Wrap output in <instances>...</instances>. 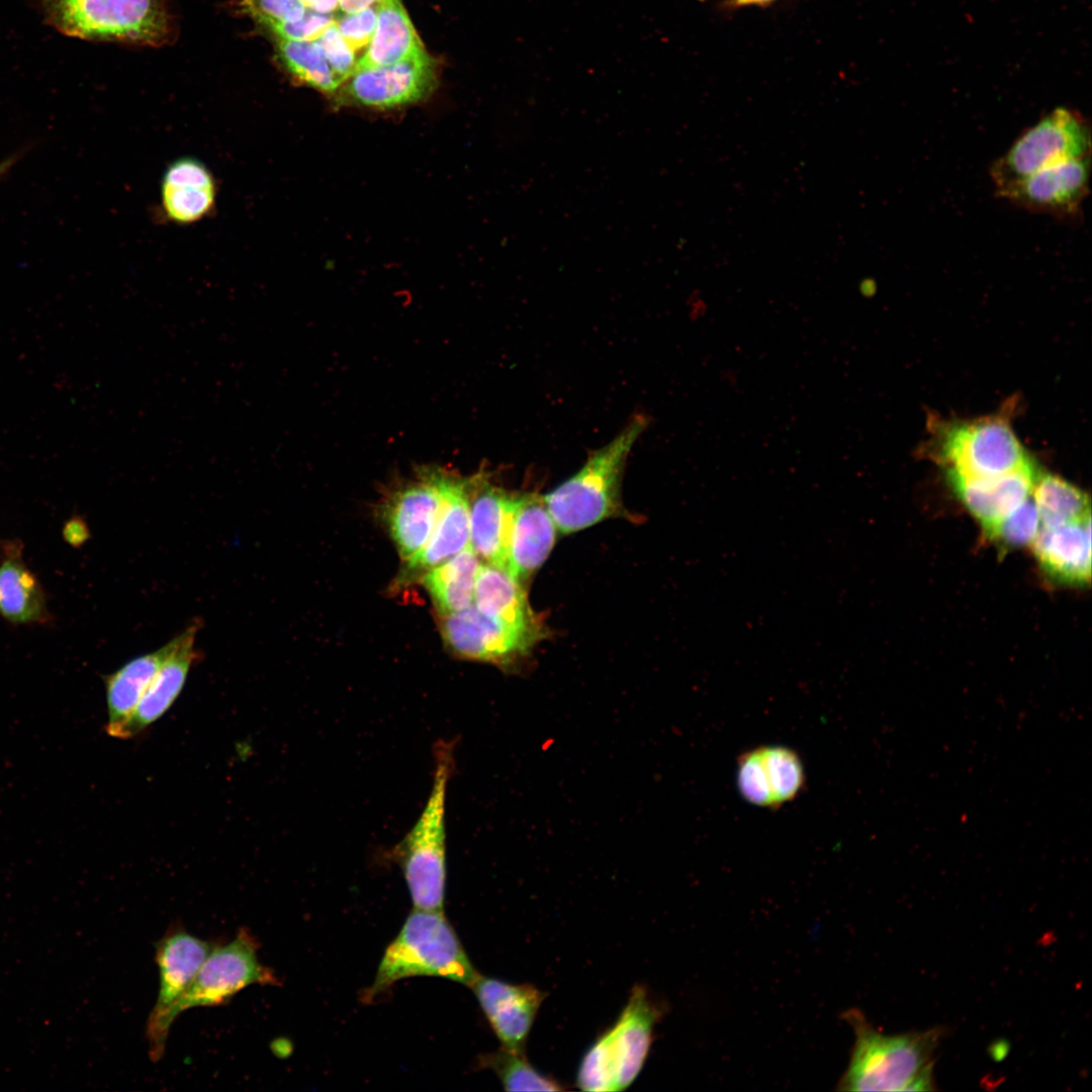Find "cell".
<instances>
[{"label":"cell","mask_w":1092,"mask_h":1092,"mask_svg":"<svg viewBox=\"0 0 1092 1092\" xmlns=\"http://www.w3.org/2000/svg\"><path fill=\"white\" fill-rule=\"evenodd\" d=\"M556 534V525L543 496L520 494L510 532L506 570L524 585L550 554Z\"/></svg>","instance_id":"20"},{"label":"cell","mask_w":1092,"mask_h":1092,"mask_svg":"<svg viewBox=\"0 0 1092 1092\" xmlns=\"http://www.w3.org/2000/svg\"><path fill=\"white\" fill-rule=\"evenodd\" d=\"M243 7L267 27L298 20L307 9L302 0H243Z\"/></svg>","instance_id":"35"},{"label":"cell","mask_w":1092,"mask_h":1092,"mask_svg":"<svg viewBox=\"0 0 1092 1092\" xmlns=\"http://www.w3.org/2000/svg\"><path fill=\"white\" fill-rule=\"evenodd\" d=\"M260 944L246 927L238 930L233 940L216 945L200 967L191 985L172 1008L169 1021L192 1007H213L226 1004L248 986L277 985L274 972L258 958Z\"/></svg>","instance_id":"9"},{"label":"cell","mask_w":1092,"mask_h":1092,"mask_svg":"<svg viewBox=\"0 0 1092 1092\" xmlns=\"http://www.w3.org/2000/svg\"><path fill=\"white\" fill-rule=\"evenodd\" d=\"M181 632L155 651L129 660L105 676L107 706L106 733L116 738L132 715L143 695L167 658L175 651Z\"/></svg>","instance_id":"23"},{"label":"cell","mask_w":1092,"mask_h":1092,"mask_svg":"<svg viewBox=\"0 0 1092 1092\" xmlns=\"http://www.w3.org/2000/svg\"><path fill=\"white\" fill-rule=\"evenodd\" d=\"M737 784L744 800L756 806L775 808L759 747L739 757Z\"/></svg>","instance_id":"33"},{"label":"cell","mask_w":1092,"mask_h":1092,"mask_svg":"<svg viewBox=\"0 0 1092 1092\" xmlns=\"http://www.w3.org/2000/svg\"><path fill=\"white\" fill-rule=\"evenodd\" d=\"M520 493L490 484L484 476L470 478V545L476 555L506 569L510 532Z\"/></svg>","instance_id":"16"},{"label":"cell","mask_w":1092,"mask_h":1092,"mask_svg":"<svg viewBox=\"0 0 1092 1092\" xmlns=\"http://www.w3.org/2000/svg\"><path fill=\"white\" fill-rule=\"evenodd\" d=\"M277 49L285 68L306 85L332 93L342 84L329 66L316 40L278 38Z\"/></svg>","instance_id":"28"},{"label":"cell","mask_w":1092,"mask_h":1092,"mask_svg":"<svg viewBox=\"0 0 1092 1092\" xmlns=\"http://www.w3.org/2000/svg\"><path fill=\"white\" fill-rule=\"evenodd\" d=\"M201 625L200 620L194 619L181 632L179 645L161 666L116 738L138 736L170 709L180 695L189 671L200 661L201 652L195 648V638Z\"/></svg>","instance_id":"18"},{"label":"cell","mask_w":1092,"mask_h":1092,"mask_svg":"<svg viewBox=\"0 0 1092 1092\" xmlns=\"http://www.w3.org/2000/svg\"><path fill=\"white\" fill-rule=\"evenodd\" d=\"M1032 498L1040 526H1056L1091 517L1089 496L1076 485L1052 473L1038 472Z\"/></svg>","instance_id":"27"},{"label":"cell","mask_w":1092,"mask_h":1092,"mask_svg":"<svg viewBox=\"0 0 1092 1092\" xmlns=\"http://www.w3.org/2000/svg\"><path fill=\"white\" fill-rule=\"evenodd\" d=\"M445 469L424 468L388 497L384 508L389 533L400 556L410 560L427 544L443 497Z\"/></svg>","instance_id":"13"},{"label":"cell","mask_w":1092,"mask_h":1092,"mask_svg":"<svg viewBox=\"0 0 1092 1092\" xmlns=\"http://www.w3.org/2000/svg\"><path fill=\"white\" fill-rule=\"evenodd\" d=\"M315 40L322 47L329 66L341 83L355 73L358 62L355 51L344 39L336 22L331 24Z\"/></svg>","instance_id":"34"},{"label":"cell","mask_w":1092,"mask_h":1092,"mask_svg":"<svg viewBox=\"0 0 1092 1092\" xmlns=\"http://www.w3.org/2000/svg\"><path fill=\"white\" fill-rule=\"evenodd\" d=\"M1034 463L987 478L947 474L959 499L988 535L997 524L1032 494L1038 474Z\"/></svg>","instance_id":"17"},{"label":"cell","mask_w":1092,"mask_h":1092,"mask_svg":"<svg viewBox=\"0 0 1092 1092\" xmlns=\"http://www.w3.org/2000/svg\"><path fill=\"white\" fill-rule=\"evenodd\" d=\"M215 946L212 941L190 934L179 923L173 924L156 943L155 960L159 968L160 986L146 1027L149 1055L153 1062H158L164 1055L172 1025L169 1021L172 1008L187 991Z\"/></svg>","instance_id":"10"},{"label":"cell","mask_w":1092,"mask_h":1092,"mask_svg":"<svg viewBox=\"0 0 1092 1092\" xmlns=\"http://www.w3.org/2000/svg\"><path fill=\"white\" fill-rule=\"evenodd\" d=\"M305 7L309 10L324 13L334 14L339 8V0H302Z\"/></svg>","instance_id":"39"},{"label":"cell","mask_w":1092,"mask_h":1092,"mask_svg":"<svg viewBox=\"0 0 1092 1092\" xmlns=\"http://www.w3.org/2000/svg\"><path fill=\"white\" fill-rule=\"evenodd\" d=\"M661 1011L644 987H633L615 1023L582 1057L576 1073L577 1087L587 1092L627 1089L646 1062Z\"/></svg>","instance_id":"5"},{"label":"cell","mask_w":1092,"mask_h":1092,"mask_svg":"<svg viewBox=\"0 0 1092 1092\" xmlns=\"http://www.w3.org/2000/svg\"><path fill=\"white\" fill-rule=\"evenodd\" d=\"M433 976L471 987L480 974L471 964L444 911L414 909L385 949L367 997L395 982Z\"/></svg>","instance_id":"4"},{"label":"cell","mask_w":1092,"mask_h":1092,"mask_svg":"<svg viewBox=\"0 0 1092 1092\" xmlns=\"http://www.w3.org/2000/svg\"><path fill=\"white\" fill-rule=\"evenodd\" d=\"M500 1080L507 1091H562L565 1088L554 1078L534 1068L526 1054H517L502 1048L485 1055L481 1060Z\"/></svg>","instance_id":"30"},{"label":"cell","mask_w":1092,"mask_h":1092,"mask_svg":"<svg viewBox=\"0 0 1092 1092\" xmlns=\"http://www.w3.org/2000/svg\"><path fill=\"white\" fill-rule=\"evenodd\" d=\"M479 557L469 544L463 550L429 569L422 582L429 592L438 614L464 610L474 601Z\"/></svg>","instance_id":"25"},{"label":"cell","mask_w":1092,"mask_h":1092,"mask_svg":"<svg viewBox=\"0 0 1092 1092\" xmlns=\"http://www.w3.org/2000/svg\"><path fill=\"white\" fill-rule=\"evenodd\" d=\"M335 21L336 18L334 17V14H324L306 9L300 19L278 23L269 28L278 38L290 40H315Z\"/></svg>","instance_id":"37"},{"label":"cell","mask_w":1092,"mask_h":1092,"mask_svg":"<svg viewBox=\"0 0 1092 1092\" xmlns=\"http://www.w3.org/2000/svg\"><path fill=\"white\" fill-rule=\"evenodd\" d=\"M49 20L85 39L155 43L167 33L162 0H43Z\"/></svg>","instance_id":"7"},{"label":"cell","mask_w":1092,"mask_h":1092,"mask_svg":"<svg viewBox=\"0 0 1092 1092\" xmlns=\"http://www.w3.org/2000/svg\"><path fill=\"white\" fill-rule=\"evenodd\" d=\"M737 1L739 3H742V4H747V3H760V2H764V1H768V0H737Z\"/></svg>","instance_id":"41"},{"label":"cell","mask_w":1092,"mask_h":1092,"mask_svg":"<svg viewBox=\"0 0 1092 1092\" xmlns=\"http://www.w3.org/2000/svg\"><path fill=\"white\" fill-rule=\"evenodd\" d=\"M471 988L503 1048L525 1054L528 1036L546 993L531 984H511L481 975Z\"/></svg>","instance_id":"15"},{"label":"cell","mask_w":1092,"mask_h":1092,"mask_svg":"<svg viewBox=\"0 0 1092 1092\" xmlns=\"http://www.w3.org/2000/svg\"><path fill=\"white\" fill-rule=\"evenodd\" d=\"M376 19V7H368L355 13H343L335 22L344 39L356 52L368 47Z\"/></svg>","instance_id":"36"},{"label":"cell","mask_w":1092,"mask_h":1092,"mask_svg":"<svg viewBox=\"0 0 1092 1092\" xmlns=\"http://www.w3.org/2000/svg\"><path fill=\"white\" fill-rule=\"evenodd\" d=\"M216 196V186L161 184L163 214L179 225L192 224L207 217L215 207Z\"/></svg>","instance_id":"29"},{"label":"cell","mask_w":1092,"mask_h":1092,"mask_svg":"<svg viewBox=\"0 0 1092 1092\" xmlns=\"http://www.w3.org/2000/svg\"><path fill=\"white\" fill-rule=\"evenodd\" d=\"M46 612L39 583L17 559L0 565V614L16 623L35 622Z\"/></svg>","instance_id":"26"},{"label":"cell","mask_w":1092,"mask_h":1092,"mask_svg":"<svg viewBox=\"0 0 1092 1092\" xmlns=\"http://www.w3.org/2000/svg\"><path fill=\"white\" fill-rule=\"evenodd\" d=\"M1031 548L1043 571L1053 579L1072 585L1090 582V518L1056 526H1040Z\"/></svg>","instance_id":"21"},{"label":"cell","mask_w":1092,"mask_h":1092,"mask_svg":"<svg viewBox=\"0 0 1092 1092\" xmlns=\"http://www.w3.org/2000/svg\"><path fill=\"white\" fill-rule=\"evenodd\" d=\"M646 427L647 419L635 415L615 438L593 452L576 473L543 496L560 533L569 534L623 516L624 468Z\"/></svg>","instance_id":"3"},{"label":"cell","mask_w":1092,"mask_h":1092,"mask_svg":"<svg viewBox=\"0 0 1092 1092\" xmlns=\"http://www.w3.org/2000/svg\"><path fill=\"white\" fill-rule=\"evenodd\" d=\"M439 627L447 646L461 658L515 669L535 641L480 612L475 605L439 614Z\"/></svg>","instance_id":"12"},{"label":"cell","mask_w":1092,"mask_h":1092,"mask_svg":"<svg viewBox=\"0 0 1092 1092\" xmlns=\"http://www.w3.org/2000/svg\"><path fill=\"white\" fill-rule=\"evenodd\" d=\"M1090 162V156L1063 161L995 190V193L1026 211L1075 218L1089 193Z\"/></svg>","instance_id":"11"},{"label":"cell","mask_w":1092,"mask_h":1092,"mask_svg":"<svg viewBox=\"0 0 1092 1092\" xmlns=\"http://www.w3.org/2000/svg\"><path fill=\"white\" fill-rule=\"evenodd\" d=\"M455 746L454 740L446 739L434 744L433 782L423 812L404 837L382 855L400 868L414 909L444 911L446 796L455 769Z\"/></svg>","instance_id":"2"},{"label":"cell","mask_w":1092,"mask_h":1092,"mask_svg":"<svg viewBox=\"0 0 1092 1092\" xmlns=\"http://www.w3.org/2000/svg\"><path fill=\"white\" fill-rule=\"evenodd\" d=\"M376 16L374 33L356 71L398 63L425 51L399 0L377 5Z\"/></svg>","instance_id":"24"},{"label":"cell","mask_w":1092,"mask_h":1092,"mask_svg":"<svg viewBox=\"0 0 1092 1092\" xmlns=\"http://www.w3.org/2000/svg\"><path fill=\"white\" fill-rule=\"evenodd\" d=\"M759 749L775 808L795 799L805 781L799 755L784 746H761Z\"/></svg>","instance_id":"31"},{"label":"cell","mask_w":1092,"mask_h":1092,"mask_svg":"<svg viewBox=\"0 0 1092 1092\" xmlns=\"http://www.w3.org/2000/svg\"><path fill=\"white\" fill-rule=\"evenodd\" d=\"M469 497L470 478L446 470L436 525L425 547L407 560V574L425 573L470 544Z\"/></svg>","instance_id":"19"},{"label":"cell","mask_w":1092,"mask_h":1092,"mask_svg":"<svg viewBox=\"0 0 1092 1092\" xmlns=\"http://www.w3.org/2000/svg\"><path fill=\"white\" fill-rule=\"evenodd\" d=\"M1091 156V129L1082 114L1057 107L1025 129L990 167L995 190L1051 165Z\"/></svg>","instance_id":"8"},{"label":"cell","mask_w":1092,"mask_h":1092,"mask_svg":"<svg viewBox=\"0 0 1092 1092\" xmlns=\"http://www.w3.org/2000/svg\"><path fill=\"white\" fill-rule=\"evenodd\" d=\"M1040 528V519L1032 494L1014 509L988 534L1007 547L1031 544Z\"/></svg>","instance_id":"32"},{"label":"cell","mask_w":1092,"mask_h":1092,"mask_svg":"<svg viewBox=\"0 0 1092 1092\" xmlns=\"http://www.w3.org/2000/svg\"><path fill=\"white\" fill-rule=\"evenodd\" d=\"M436 83V64L426 51L391 65L357 70L343 98L365 107L387 109L426 97Z\"/></svg>","instance_id":"14"},{"label":"cell","mask_w":1092,"mask_h":1092,"mask_svg":"<svg viewBox=\"0 0 1092 1092\" xmlns=\"http://www.w3.org/2000/svg\"><path fill=\"white\" fill-rule=\"evenodd\" d=\"M385 0H339V9L343 13H355L368 7H376Z\"/></svg>","instance_id":"38"},{"label":"cell","mask_w":1092,"mask_h":1092,"mask_svg":"<svg viewBox=\"0 0 1092 1092\" xmlns=\"http://www.w3.org/2000/svg\"><path fill=\"white\" fill-rule=\"evenodd\" d=\"M14 162H15V159L11 158V159H7V160L3 161L2 163H0V177L2 175H4L9 170V168L12 166V164Z\"/></svg>","instance_id":"40"},{"label":"cell","mask_w":1092,"mask_h":1092,"mask_svg":"<svg viewBox=\"0 0 1092 1092\" xmlns=\"http://www.w3.org/2000/svg\"><path fill=\"white\" fill-rule=\"evenodd\" d=\"M855 1033L843 1091H932L939 1027L888 1035L874 1029L857 1010L844 1015Z\"/></svg>","instance_id":"1"},{"label":"cell","mask_w":1092,"mask_h":1092,"mask_svg":"<svg viewBox=\"0 0 1092 1092\" xmlns=\"http://www.w3.org/2000/svg\"><path fill=\"white\" fill-rule=\"evenodd\" d=\"M473 604L483 614L535 642L543 638V625L529 605L524 585L502 567L480 564Z\"/></svg>","instance_id":"22"},{"label":"cell","mask_w":1092,"mask_h":1092,"mask_svg":"<svg viewBox=\"0 0 1092 1092\" xmlns=\"http://www.w3.org/2000/svg\"><path fill=\"white\" fill-rule=\"evenodd\" d=\"M932 453L947 474L967 478L995 477L1032 462L1003 414L942 425Z\"/></svg>","instance_id":"6"}]
</instances>
